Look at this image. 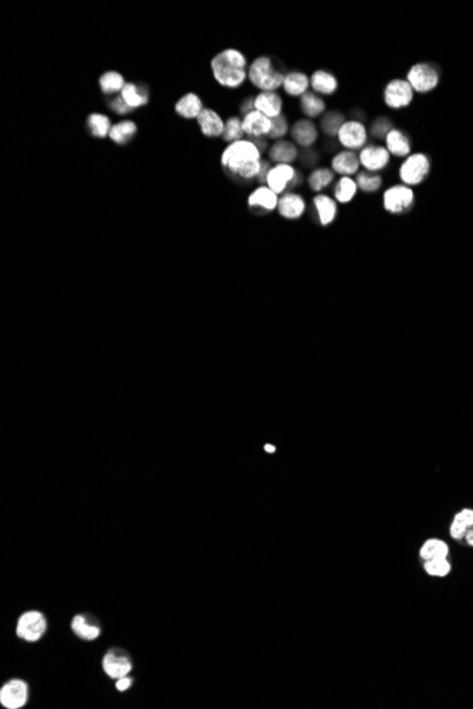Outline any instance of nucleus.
<instances>
[{
  "label": "nucleus",
  "instance_id": "nucleus-1",
  "mask_svg": "<svg viewBox=\"0 0 473 709\" xmlns=\"http://www.w3.org/2000/svg\"><path fill=\"white\" fill-rule=\"evenodd\" d=\"M261 152L248 139L228 145L221 154V166L227 175L236 180L250 182L257 179L261 170Z\"/></svg>",
  "mask_w": 473,
  "mask_h": 709
},
{
  "label": "nucleus",
  "instance_id": "nucleus-2",
  "mask_svg": "<svg viewBox=\"0 0 473 709\" xmlns=\"http://www.w3.org/2000/svg\"><path fill=\"white\" fill-rule=\"evenodd\" d=\"M211 71L214 79L224 88H240L248 78L247 57L235 49H225L213 57Z\"/></svg>",
  "mask_w": 473,
  "mask_h": 709
},
{
  "label": "nucleus",
  "instance_id": "nucleus-3",
  "mask_svg": "<svg viewBox=\"0 0 473 709\" xmlns=\"http://www.w3.org/2000/svg\"><path fill=\"white\" fill-rule=\"evenodd\" d=\"M248 79L261 93H275L284 86L285 74L273 65L269 57H258L250 64Z\"/></svg>",
  "mask_w": 473,
  "mask_h": 709
},
{
  "label": "nucleus",
  "instance_id": "nucleus-4",
  "mask_svg": "<svg viewBox=\"0 0 473 709\" xmlns=\"http://www.w3.org/2000/svg\"><path fill=\"white\" fill-rule=\"evenodd\" d=\"M47 617L40 610H27L22 613L16 623V636L27 643L40 642L47 633Z\"/></svg>",
  "mask_w": 473,
  "mask_h": 709
},
{
  "label": "nucleus",
  "instance_id": "nucleus-5",
  "mask_svg": "<svg viewBox=\"0 0 473 709\" xmlns=\"http://www.w3.org/2000/svg\"><path fill=\"white\" fill-rule=\"evenodd\" d=\"M134 667L135 664L131 653L122 647H111L102 657V670L105 676L115 681L129 676Z\"/></svg>",
  "mask_w": 473,
  "mask_h": 709
},
{
  "label": "nucleus",
  "instance_id": "nucleus-6",
  "mask_svg": "<svg viewBox=\"0 0 473 709\" xmlns=\"http://www.w3.org/2000/svg\"><path fill=\"white\" fill-rule=\"evenodd\" d=\"M407 81L414 93L426 94L438 87L440 72L429 63H417L407 72Z\"/></svg>",
  "mask_w": 473,
  "mask_h": 709
},
{
  "label": "nucleus",
  "instance_id": "nucleus-7",
  "mask_svg": "<svg viewBox=\"0 0 473 709\" xmlns=\"http://www.w3.org/2000/svg\"><path fill=\"white\" fill-rule=\"evenodd\" d=\"M431 161L424 153H412L403 161L400 168V179L403 184L411 187L421 184L429 175Z\"/></svg>",
  "mask_w": 473,
  "mask_h": 709
},
{
  "label": "nucleus",
  "instance_id": "nucleus-8",
  "mask_svg": "<svg viewBox=\"0 0 473 709\" xmlns=\"http://www.w3.org/2000/svg\"><path fill=\"white\" fill-rule=\"evenodd\" d=\"M415 202V193L406 184L388 187L383 194L384 210L391 214H403L408 212Z\"/></svg>",
  "mask_w": 473,
  "mask_h": 709
},
{
  "label": "nucleus",
  "instance_id": "nucleus-9",
  "mask_svg": "<svg viewBox=\"0 0 473 709\" xmlns=\"http://www.w3.org/2000/svg\"><path fill=\"white\" fill-rule=\"evenodd\" d=\"M299 182L300 173L292 164H275L266 176V186L278 196L285 194L287 190L296 187Z\"/></svg>",
  "mask_w": 473,
  "mask_h": 709
},
{
  "label": "nucleus",
  "instance_id": "nucleus-10",
  "mask_svg": "<svg viewBox=\"0 0 473 709\" xmlns=\"http://www.w3.org/2000/svg\"><path fill=\"white\" fill-rule=\"evenodd\" d=\"M414 90L407 79H391L384 88L383 99L390 109H403L410 106L414 99Z\"/></svg>",
  "mask_w": 473,
  "mask_h": 709
},
{
  "label": "nucleus",
  "instance_id": "nucleus-11",
  "mask_svg": "<svg viewBox=\"0 0 473 709\" xmlns=\"http://www.w3.org/2000/svg\"><path fill=\"white\" fill-rule=\"evenodd\" d=\"M30 699V685L22 678H12L0 688V703L6 709H22Z\"/></svg>",
  "mask_w": 473,
  "mask_h": 709
},
{
  "label": "nucleus",
  "instance_id": "nucleus-12",
  "mask_svg": "<svg viewBox=\"0 0 473 709\" xmlns=\"http://www.w3.org/2000/svg\"><path fill=\"white\" fill-rule=\"evenodd\" d=\"M369 139V129L360 120H346L337 134L339 143L346 150H362L366 148Z\"/></svg>",
  "mask_w": 473,
  "mask_h": 709
},
{
  "label": "nucleus",
  "instance_id": "nucleus-13",
  "mask_svg": "<svg viewBox=\"0 0 473 709\" xmlns=\"http://www.w3.org/2000/svg\"><path fill=\"white\" fill-rule=\"evenodd\" d=\"M71 632L80 640L94 642L102 635V624L95 614L90 612H81L72 617Z\"/></svg>",
  "mask_w": 473,
  "mask_h": 709
},
{
  "label": "nucleus",
  "instance_id": "nucleus-14",
  "mask_svg": "<svg viewBox=\"0 0 473 709\" xmlns=\"http://www.w3.org/2000/svg\"><path fill=\"white\" fill-rule=\"evenodd\" d=\"M449 535L473 548V509H462L451 521Z\"/></svg>",
  "mask_w": 473,
  "mask_h": 709
},
{
  "label": "nucleus",
  "instance_id": "nucleus-15",
  "mask_svg": "<svg viewBox=\"0 0 473 709\" xmlns=\"http://www.w3.org/2000/svg\"><path fill=\"white\" fill-rule=\"evenodd\" d=\"M390 152L387 148L377 146V145H369L363 148L359 153L360 164L364 168V170L371 173H378L384 170L388 163H390Z\"/></svg>",
  "mask_w": 473,
  "mask_h": 709
},
{
  "label": "nucleus",
  "instance_id": "nucleus-16",
  "mask_svg": "<svg viewBox=\"0 0 473 709\" xmlns=\"http://www.w3.org/2000/svg\"><path fill=\"white\" fill-rule=\"evenodd\" d=\"M243 129L248 139L266 138L272 129V119L254 109L243 116Z\"/></svg>",
  "mask_w": 473,
  "mask_h": 709
},
{
  "label": "nucleus",
  "instance_id": "nucleus-17",
  "mask_svg": "<svg viewBox=\"0 0 473 709\" xmlns=\"http://www.w3.org/2000/svg\"><path fill=\"white\" fill-rule=\"evenodd\" d=\"M359 154L353 150H342L332 159V170L342 176H356L360 172Z\"/></svg>",
  "mask_w": 473,
  "mask_h": 709
},
{
  "label": "nucleus",
  "instance_id": "nucleus-18",
  "mask_svg": "<svg viewBox=\"0 0 473 709\" xmlns=\"http://www.w3.org/2000/svg\"><path fill=\"white\" fill-rule=\"evenodd\" d=\"M278 213L287 220H298L306 210V201L300 194L285 193L278 201Z\"/></svg>",
  "mask_w": 473,
  "mask_h": 709
},
{
  "label": "nucleus",
  "instance_id": "nucleus-19",
  "mask_svg": "<svg viewBox=\"0 0 473 709\" xmlns=\"http://www.w3.org/2000/svg\"><path fill=\"white\" fill-rule=\"evenodd\" d=\"M291 136L295 145H299L302 148H310L316 143L319 131L310 119H300L294 123V127L291 129Z\"/></svg>",
  "mask_w": 473,
  "mask_h": 709
},
{
  "label": "nucleus",
  "instance_id": "nucleus-20",
  "mask_svg": "<svg viewBox=\"0 0 473 709\" xmlns=\"http://www.w3.org/2000/svg\"><path fill=\"white\" fill-rule=\"evenodd\" d=\"M197 123H199L202 134L207 138H218V136H223V134H224L225 122L211 108H205L202 111L199 118H197Z\"/></svg>",
  "mask_w": 473,
  "mask_h": 709
},
{
  "label": "nucleus",
  "instance_id": "nucleus-21",
  "mask_svg": "<svg viewBox=\"0 0 473 709\" xmlns=\"http://www.w3.org/2000/svg\"><path fill=\"white\" fill-rule=\"evenodd\" d=\"M254 108L255 111L264 113L268 118H277L282 115L284 109V101L282 97L277 93H259L254 98Z\"/></svg>",
  "mask_w": 473,
  "mask_h": 709
},
{
  "label": "nucleus",
  "instance_id": "nucleus-22",
  "mask_svg": "<svg viewBox=\"0 0 473 709\" xmlns=\"http://www.w3.org/2000/svg\"><path fill=\"white\" fill-rule=\"evenodd\" d=\"M299 150L295 142L292 141H277L268 149V157L269 161H273L277 164H291L298 159Z\"/></svg>",
  "mask_w": 473,
  "mask_h": 709
},
{
  "label": "nucleus",
  "instance_id": "nucleus-23",
  "mask_svg": "<svg viewBox=\"0 0 473 709\" xmlns=\"http://www.w3.org/2000/svg\"><path fill=\"white\" fill-rule=\"evenodd\" d=\"M310 88L314 94L333 95L339 90V81L332 72L318 70L310 75Z\"/></svg>",
  "mask_w": 473,
  "mask_h": 709
},
{
  "label": "nucleus",
  "instance_id": "nucleus-24",
  "mask_svg": "<svg viewBox=\"0 0 473 709\" xmlns=\"http://www.w3.org/2000/svg\"><path fill=\"white\" fill-rule=\"evenodd\" d=\"M384 141H385V148L391 156L408 157L411 154L410 138L401 129H397V128L391 129Z\"/></svg>",
  "mask_w": 473,
  "mask_h": 709
},
{
  "label": "nucleus",
  "instance_id": "nucleus-25",
  "mask_svg": "<svg viewBox=\"0 0 473 709\" xmlns=\"http://www.w3.org/2000/svg\"><path fill=\"white\" fill-rule=\"evenodd\" d=\"M280 197L273 193L268 186H261L255 189L248 197V205L254 208H262L265 212H272L278 208Z\"/></svg>",
  "mask_w": 473,
  "mask_h": 709
},
{
  "label": "nucleus",
  "instance_id": "nucleus-26",
  "mask_svg": "<svg viewBox=\"0 0 473 709\" xmlns=\"http://www.w3.org/2000/svg\"><path fill=\"white\" fill-rule=\"evenodd\" d=\"M203 109L205 106L202 99L199 98V95H195L193 93H189L184 97H182L175 106L176 113L184 119H197Z\"/></svg>",
  "mask_w": 473,
  "mask_h": 709
},
{
  "label": "nucleus",
  "instance_id": "nucleus-27",
  "mask_svg": "<svg viewBox=\"0 0 473 709\" xmlns=\"http://www.w3.org/2000/svg\"><path fill=\"white\" fill-rule=\"evenodd\" d=\"M313 204H314V207H316V210H318L319 223L323 227L332 224L336 220L337 204H336V201L332 197L325 196V194H318L316 197H313Z\"/></svg>",
  "mask_w": 473,
  "mask_h": 709
},
{
  "label": "nucleus",
  "instance_id": "nucleus-28",
  "mask_svg": "<svg viewBox=\"0 0 473 709\" xmlns=\"http://www.w3.org/2000/svg\"><path fill=\"white\" fill-rule=\"evenodd\" d=\"M284 90L291 97H302L310 87V78L300 71H292L285 75Z\"/></svg>",
  "mask_w": 473,
  "mask_h": 709
},
{
  "label": "nucleus",
  "instance_id": "nucleus-29",
  "mask_svg": "<svg viewBox=\"0 0 473 709\" xmlns=\"http://www.w3.org/2000/svg\"><path fill=\"white\" fill-rule=\"evenodd\" d=\"M122 99L127 102V105L132 109L141 108L147 105L149 102V93L145 86H138L135 82H127V86L120 94Z\"/></svg>",
  "mask_w": 473,
  "mask_h": 709
},
{
  "label": "nucleus",
  "instance_id": "nucleus-30",
  "mask_svg": "<svg viewBox=\"0 0 473 709\" xmlns=\"http://www.w3.org/2000/svg\"><path fill=\"white\" fill-rule=\"evenodd\" d=\"M449 552H451L449 545L445 541L438 538H429L419 548V558L422 559V562L438 558H448Z\"/></svg>",
  "mask_w": 473,
  "mask_h": 709
},
{
  "label": "nucleus",
  "instance_id": "nucleus-31",
  "mask_svg": "<svg viewBox=\"0 0 473 709\" xmlns=\"http://www.w3.org/2000/svg\"><path fill=\"white\" fill-rule=\"evenodd\" d=\"M300 111L302 113L309 118L314 119L319 118L321 115H325L326 112V102L313 91H307L300 97Z\"/></svg>",
  "mask_w": 473,
  "mask_h": 709
},
{
  "label": "nucleus",
  "instance_id": "nucleus-32",
  "mask_svg": "<svg viewBox=\"0 0 473 709\" xmlns=\"http://www.w3.org/2000/svg\"><path fill=\"white\" fill-rule=\"evenodd\" d=\"M98 84L105 95H113L118 93L121 94V91L127 86V81L124 75L118 71H106L99 77Z\"/></svg>",
  "mask_w": 473,
  "mask_h": 709
},
{
  "label": "nucleus",
  "instance_id": "nucleus-33",
  "mask_svg": "<svg viewBox=\"0 0 473 709\" xmlns=\"http://www.w3.org/2000/svg\"><path fill=\"white\" fill-rule=\"evenodd\" d=\"M138 132L136 123L132 120H122L112 127L109 132V139L116 145H127L134 139Z\"/></svg>",
  "mask_w": 473,
  "mask_h": 709
},
{
  "label": "nucleus",
  "instance_id": "nucleus-34",
  "mask_svg": "<svg viewBox=\"0 0 473 709\" xmlns=\"http://www.w3.org/2000/svg\"><path fill=\"white\" fill-rule=\"evenodd\" d=\"M112 127L111 119L104 113H91L87 118V128L94 138L102 139L109 136Z\"/></svg>",
  "mask_w": 473,
  "mask_h": 709
},
{
  "label": "nucleus",
  "instance_id": "nucleus-35",
  "mask_svg": "<svg viewBox=\"0 0 473 709\" xmlns=\"http://www.w3.org/2000/svg\"><path fill=\"white\" fill-rule=\"evenodd\" d=\"M358 190H359V187H358L356 180H354L353 177H348V176H342L337 180L336 187H335V198H336V201H339L342 204L350 202L354 197H356Z\"/></svg>",
  "mask_w": 473,
  "mask_h": 709
},
{
  "label": "nucleus",
  "instance_id": "nucleus-36",
  "mask_svg": "<svg viewBox=\"0 0 473 709\" xmlns=\"http://www.w3.org/2000/svg\"><path fill=\"white\" fill-rule=\"evenodd\" d=\"M335 176H336V173L332 169H326V168L314 169L307 179V184L312 191H322L323 189L329 187L333 183Z\"/></svg>",
  "mask_w": 473,
  "mask_h": 709
},
{
  "label": "nucleus",
  "instance_id": "nucleus-37",
  "mask_svg": "<svg viewBox=\"0 0 473 709\" xmlns=\"http://www.w3.org/2000/svg\"><path fill=\"white\" fill-rule=\"evenodd\" d=\"M344 122H346V116L342 112L330 111L323 115V118L321 120V129L328 136H337Z\"/></svg>",
  "mask_w": 473,
  "mask_h": 709
},
{
  "label": "nucleus",
  "instance_id": "nucleus-38",
  "mask_svg": "<svg viewBox=\"0 0 473 709\" xmlns=\"http://www.w3.org/2000/svg\"><path fill=\"white\" fill-rule=\"evenodd\" d=\"M244 129H243V119H240L239 116H230L227 120H225V128H224V134L221 136V139L231 145L234 142H239V141H243L244 138Z\"/></svg>",
  "mask_w": 473,
  "mask_h": 709
},
{
  "label": "nucleus",
  "instance_id": "nucleus-39",
  "mask_svg": "<svg viewBox=\"0 0 473 709\" xmlns=\"http://www.w3.org/2000/svg\"><path fill=\"white\" fill-rule=\"evenodd\" d=\"M354 180H356L359 190L364 193H376L383 186V177L378 173H371L367 170H360Z\"/></svg>",
  "mask_w": 473,
  "mask_h": 709
},
{
  "label": "nucleus",
  "instance_id": "nucleus-40",
  "mask_svg": "<svg viewBox=\"0 0 473 709\" xmlns=\"http://www.w3.org/2000/svg\"><path fill=\"white\" fill-rule=\"evenodd\" d=\"M451 569H452V565L448 561V558H438V559H431V561L424 562V571L429 576L444 577L451 573Z\"/></svg>",
  "mask_w": 473,
  "mask_h": 709
},
{
  "label": "nucleus",
  "instance_id": "nucleus-41",
  "mask_svg": "<svg viewBox=\"0 0 473 709\" xmlns=\"http://www.w3.org/2000/svg\"><path fill=\"white\" fill-rule=\"evenodd\" d=\"M288 131H289V125H288L287 116L282 113V115H280L277 118H272V129L268 134L266 139L281 141L288 134Z\"/></svg>",
  "mask_w": 473,
  "mask_h": 709
},
{
  "label": "nucleus",
  "instance_id": "nucleus-42",
  "mask_svg": "<svg viewBox=\"0 0 473 709\" xmlns=\"http://www.w3.org/2000/svg\"><path fill=\"white\" fill-rule=\"evenodd\" d=\"M394 129V125L392 122L387 118V116H378L370 127V135L374 138V139H385V136L388 135V132Z\"/></svg>",
  "mask_w": 473,
  "mask_h": 709
},
{
  "label": "nucleus",
  "instance_id": "nucleus-43",
  "mask_svg": "<svg viewBox=\"0 0 473 709\" xmlns=\"http://www.w3.org/2000/svg\"><path fill=\"white\" fill-rule=\"evenodd\" d=\"M109 108H111L115 113H118V115H128V113L132 111V108H129V106L127 105V102L122 99V97H121V95H118V97H115V98H112V99H111V102H109Z\"/></svg>",
  "mask_w": 473,
  "mask_h": 709
},
{
  "label": "nucleus",
  "instance_id": "nucleus-44",
  "mask_svg": "<svg viewBox=\"0 0 473 709\" xmlns=\"http://www.w3.org/2000/svg\"><path fill=\"white\" fill-rule=\"evenodd\" d=\"M134 683H135V678L129 677V676H125L120 680H116L115 683V688L120 691V692H127L128 690H131L134 687Z\"/></svg>",
  "mask_w": 473,
  "mask_h": 709
},
{
  "label": "nucleus",
  "instance_id": "nucleus-45",
  "mask_svg": "<svg viewBox=\"0 0 473 709\" xmlns=\"http://www.w3.org/2000/svg\"><path fill=\"white\" fill-rule=\"evenodd\" d=\"M271 163L269 160H262V164H261V170H259V175H258V180L261 184H266V176H268V172L271 170Z\"/></svg>",
  "mask_w": 473,
  "mask_h": 709
},
{
  "label": "nucleus",
  "instance_id": "nucleus-46",
  "mask_svg": "<svg viewBox=\"0 0 473 709\" xmlns=\"http://www.w3.org/2000/svg\"><path fill=\"white\" fill-rule=\"evenodd\" d=\"M254 109H255V108H254V98H248V99H246V101L243 102V105H241V112H243V115H247V113H250V112H251V111H254Z\"/></svg>",
  "mask_w": 473,
  "mask_h": 709
},
{
  "label": "nucleus",
  "instance_id": "nucleus-47",
  "mask_svg": "<svg viewBox=\"0 0 473 709\" xmlns=\"http://www.w3.org/2000/svg\"><path fill=\"white\" fill-rule=\"evenodd\" d=\"M269 446H271V445H266V447H265V449H266L268 452H273L275 449H273V447H269Z\"/></svg>",
  "mask_w": 473,
  "mask_h": 709
}]
</instances>
